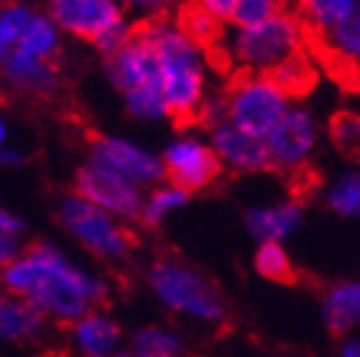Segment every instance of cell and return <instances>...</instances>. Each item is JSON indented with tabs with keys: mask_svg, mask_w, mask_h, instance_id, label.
Listing matches in <instances>:
<instances>
[{
	"mask_svg": "<svg viewBox=\"0 0 360 357\" xmlns=\"http://www.w3.org/2000/svg\"><path fill=\"white\" fill-rule=\"evenodd\" d=\"M112 357H136L131 350H123V352H118V355H112Z\"/></svg>",
	"mask_w": 360,
	"mask_h": 357,
	"instance_id": "cell-40",
	"label": "cell"
},
{
	"mask_svg": "<svg viewBox=\"0 0 360 357\" xmlns=\"http://www.w3.org/2000/svg\"><path fill=\"white\" fill-rule=\"evenodd\" d=\"M46 13L62 34L90 41L92 46L128 18L118 0H49Z\"/></svg>",
	"mask_w": 360,
	"mask_h": 357,
	"instance_id": "cell-11",
	"label": "cell"
},
{
	"mask_svg": "<svg viewBox=\"0 0 360 357\" xmlns=\"http://www.w3.org/2000/svg\"><path fill=\"white\" fill-rule=\"evenodd\" d=\"M139 36L148 44L156 59L159 87L172 117H197L207 103L210 59L207 48L194 44L176 21H148L139 28Z\"/></svg>",
	"mask_w": 360,
	"mask_h": 357,
	"instance_id": "cell-2",
	"label": "cell"
},
{
	"mask_svg": "<svg viewBox=\"0 0 360 357\" xmlns=\"http://www.w3.org/2000/svg\"><path fill=\"white\" fill-rule=\"evenodd\" d=\"M36 11L28 3H6L0 11V67L11 59Z\"/></svg>",
	"mask_w": 360,
	"mask_h": 357,
	"instance_id": "cell-25",
	"label": "cell"
},
{
	"mask_svg": "<svg viewBox=\"0 0 360 357\" xmlns=\"http://www.w3.org/2000/svg\"><path fill=\"white\" fill-rule=\"evenodd\" d=\"M0 77H3V84L8 89H13L23 97H31V100H49L62 87L56 62L36 59V56L21 54V51L11 54V59L0 67Z\"/></svg>",
	"mask_w": 360,
	"mask_h": 357,
	"instance_id": "cell-13",
	"label": "cell"
},
{
	"mask_svg": "<svg viewBox=\"0 0 360 357\" xmlns=\"http://www.w3.org/2000/svg\"><path fill=\"white\" fill-rule=\"evenodd\" d=\"M330 136L340 151L360 156V115H355V112L335 115L333 125H330Z\"/></svg>",
	"mask_w": 360,
	"mask_h": 357,
	"instance_id": "cell-31",
	"label": "cell"
},
{
	"mask_svg": "<svg viewBox=\"0 0 360 357\" xmlns=\"http://www.w3.org/2000/svg\"><path fill=\"white\" fill-rule=\"evenodd\" d=\"M194 6L202 8L207 15H212L217 23H230L236 13L238 0H192Z\"/></svg>",
	"mask_w": 360,
	"mask_h": 357,
	"instance_id": "cell-33",
	"label": "cell"
},
{
	"mask_svg": "<svg viewBox=\"0 0 360 357\" xmlns=\"http://www.w3.org/2000/svg\"><path fill=\"white\" fill-rule=\"evenodd\" d=\"M8 138H11V125H8L6 112L0 110V148H3V145H8Z\"/></svg>",
	"mask_w": 360,
	"mask_h": 357,
	"instance_id": "cell-38",
	"label": "cell"
},
{
	"mask_svg": "<svg viewBox=\"0 0 360 357\" xmlns=\"http://www.w3.org/2000/svg\"><path fill=\"white\" fill-rule=\"evenodd\" d=\"M253 268L266 281L284 283L294 278V263L281 242H258L253 255Z\"/></svg>",
	"mask_w": 360,
	"mask_h": 357,
	"instance_id": "cell-26",
	"label": "cell"
},
{
	"mask_svg": "<svg viewBox=\"0 0 360 357\" xmlns=\"http://www.w3.org/2000/svg\"><path fill=\"white\" fill-rule=\"evenodd\" d=\"M75 194H79L82 200H87L90 205L100 207V209H105L108 214H112V217H118L123 222L141 220L146 197L141 186L118 176V174L105 169V166L92 164V161H87L84 166L77 169Z\"/></svg>",
	"mask_w": 360,
	"mask_h": 357,
	"instance_id": "cell-8",
	"label": "cell"
},
{
	"mask_svg": "<svg viewBox=\"0 0 360 357\" xmlns=\"http://www.w3.org/2000/svg\"><path fill=\"white\" fill-rule=\"evenodd\" d=\"M62 31L51 21V15L36 11L28 21L26 31L21 36V44L15 51L28 56H36V59H46V62H54L59 51H62Z\"/></svg>",
	"mask_w": 360,
	"mask_h": 357,
	"instance_id": "cell-20",
	"label": "cell"
},
{
	"mask_svg": "<svg viewBox=\"0 0 360 357\" xmlns=\"http://www.w3.org/2000/svg\"><path fill=\"white\" fill-rule=\"evenodd\" d=\"M322 319L327 330L345 335L360 327V278L333 283L322 296Z\"/></svg>",
	"mask_w": 360,
	"mask_h": 357,
	"instance_id": "cell-17",
	"label": "cell"
},
{
	"mask_svg": "<svg viewBox=\"0 0 360 357\" xmlns=\"http://www.w3.org/2000/svg\"><path fill=\"white\" fill-rule=\"evenodd\" d=\"M176 26H179L194 44H200V46H205V48L217 44L222 36V23H217L212 15H207L202 8L194 6V3H187V6L181 8L179 18H176Z\"/></svg>",
	"mask_w": 360,
	"mask_h": 357,
	"instance_id": "cell-27",
	"label": "cell"
},
{
	"mask_svg": "<svg viewBox=\"0 0 360 357\" xmlns=\"http://www.w3.org/2000/svg\"><path fill=\"white\" fill-rule=\"evenodd\" d=\"M23 230H26V225H23L21 217H18L15 212H11L8 207L0 205V233L15 235V238H21Z\"/></svg>",
	"mask_w": 360,
	"mask_h": 357,
	"instance_id": "cell-35",
	"label": "cell"
},
{
	"mask_svg": "<svg viewBox=\"0 0 360 357\" xmlns=\"http://www.w3.org/2000/svg\"><path fill=\"white\" fill-rule=\"evenodd\" d=\"M304 222V209L294 200L258 205L245 214V227L258 242H281L284 245L291 235Z\"/></svg>",
	"mask_w": 360,
	"mask_h": 357,
	"instance_id": "cell-16",
	"label": "cell"
},
{
	"mask_svg": "<svg viewBox=\"0 0 360 357\" xmlns=\"http://www.w3.org/2000/svg\"><path fill=\"white\" fill-rule=\"evenodd\" d=\"M105 72H108V79L112 82V87H118L120 92L143 87V84H159L153 51L139 36V31L118 54L105 59Z\"/></svg>",
	"mask_w": 360,
	"mask_h": 357,
	"instance_id": "cell-15",
	"label": "cell"
},
{
	"mask_svg": "<svg viewBox=\"0 0 360 357\" xmlns=\"http://www.w3.org/2000/svg\"><path fill=\"white\" fill-rule=\"evenodd\" d=\"M284 11L281 0H238L236 13H233V26L236 28H250L258 23L271 21L274 15Z\"/></svg>",
	"mask_w": 360,
	"mask_h": 357,
	"instance_id": "cell-30",
	"label": "cell"
},
{
	"mask_svg": "<svg viewBox=\"0 0 360 357\" xmlns=\"http://www.w3.org/2000/svg\"><path fill=\"white\" fill-rule=\"evenodd\" d=\"M338 357H360V339H347V342H342Z\"/></svg>",
	"mask_w": 360,
	"mask_h": 357,
	"instance_id": "cell-37",
	"label": "cell"
},
{
	"mask_svg": "<svg viewBox=\"0 0 360 357\" xmlns=\"http://www.w3.org/2000/svg\"><path fill=\"white\" fill-rule=\"evenodd\" d=\"M46 324L49 319L31 301L8 296L0 311V347L34 342L46 332Z\"/></svg>",
	"mask_w": 360,
	"mask_h": 357,
	"instance_id": "cell-18",
	"label": "cell"
},
{
	"mask_svg": "<svg viewBox=\"0 0 360 357\" xmlns=\"http://www.w3.org/2000/svg\"><path fill=\"white\" fill-rule=\"evenodd\" d=\"M291 100L271 74H240L222 97L225 120L250 136L266 138L291 110Z\"/></svg>",
	"mask_w": 360,
	"mask_h": 357,
	"instance_id": "cell-6",
	"label": "cell"
},
{
	"mask_svg": "<svg viewBox=\"0 0 360 357\" xmlns=\"http://www.w3.org/2000/svg\"><path fill=\"white\" fill-rule=\"evenodd\" d=\"M0 286L8 296L31 301L49 322L64 324L103 309L110 296V281L105 275L72 261L54 242L23 247L0 273Z\"/></svg>",
	"mask_w": 360,
	"mask_h": 357,
	"instance_id": "cell-1",
	"label": "cell"
},
{
	"mask_svg": "<svg viewBox=\"0 0 360 357\" xmlns=\"http://www.w3.org/2000/svg\"><path fill=\"white\" fill-rule=\"evenodd\" d=\"M307 26L294 13L281 11L271 21L250 28H236L228 36L225 54L243 74H274L291 56L304 51Z\"/></svg>",
	"mask_w": 360,
	"mask_h": 357,
	"instance_id": "cell-4",
	"label": "cell"
},
{
	"mask_svg": "<svg viewBox=\"0 0 360 357\" xmlns=\"http://www.w3.org/2000/svg\"><path fill=\"white\" fill-rule=\"evenodd\" d=\"M207 141L220 161V169H228L233 174H258L269 169L264 138L250 136L228 120L212 125Z\"/></svg>",
	"mask_w": 360,
	"mask_h": 357,
	"instance_id": "cell-12",
	"label": "cell"
},
{
	"mask_svg": "<svg viewBox=\"0 0 360 357\" xmlns=\"http://www.w3.org/2000/svg\"><path fill=\"white\" fill-rule=\"evenodd\" d=\"M327 51L342 64H360V13L325 39Z\"/></svg>",
	"mask_w": 360,
	"mask_h": 357,
	"instance_id": "cell-29",
	"label": "cell"
},
{
	"mask_svg": "<svg viewBox=\"0 0 360 357\" xmlns=\"http://www.w3.org/2000/svg\"><path fill=\"white\" fill-rule=\"evenodd\" d=\"M123 103L128 115L141 120V123H161V120L172 117L159 84H143V87L128 89V92H123Z\"/></svg>",
	"mask_w": 360,
	"mask_h": 357,
	"instance_id": "cell-23",
	"label": "cell"
},
{
	"mask_svg": "<svg viewBox=\"0 0 360 357\" xmlns=\"http://www.w3.org/2000/svg\"><path fill=\"white\" fill-rule=\"evenodd\" d=\"M90 161L110 169L141 189H151L161 184V178H167L161 153L123 136H97L90 143Z\"/></svg>",
	"mask_w": 360,
	"mask_h": 357,
	"instance_id": "cell-9",
	"label": "cell"
},
{
	"mask_svg": "<svg viewBox=\"0 0 360 357\" xmlns=\"http://www.w3.org/2000/svg\"><path fill=\"white\" fill-rule=\"evenodd\" d=\"M281 3H286V0H281ZM297 3H299V0H297Z\"/></svg>",
	"mask_w": 360,
	"mask_h": 357,
	"instance_id": "cell-43",
	"label": "cell"
},
{
	"mask_svg": "<svg viewBox=\"0 0 360 357\" xmlns=\"http://www.w3.org/2000/svg\"><path fill=\"white\" fill-rule=\"evenodd\" d=\"M118 3L128 18L136 15V18H141L143 23L159 21V18H164V15L176 6V0H118Z\"/></svg>",
	"mask_w": 360,
	"mask_h": 357,
	"instance_id": "cell-32",
	"label": "cell"
},
{
	"mask_svg": "<svg viewBox=\"0 0 360 357\" xmlns=\"http://www.w3.org/2000/svg\"><path fill=\"white\" fill-rule=\"evenodd\" d=\"M131 352L136 357H184V339L164 324H146L131 335Z\"/></svg>",
	"mask_w": 360,
	"mask_h": 357,
	"instance_id": "cell-22",
	"label": "cell"
},
{
	"mask_svg": "<svg viewBox=\"0 0 360 357\" xmlns=\"http://www.w3.org/2000/svg\"><path fill=\"white\" fill-rule=\"evenodd\" d=\"M123 327L105 309H95L70 324L75 357H112L123 352Z\"/></svg>",
	"mask_w": 360,
	"mask_h": 357,
	"instance_id": "cell-14",
	"label": "cell"
},
{
	"mask_svg": "<svg viewBox=\"0 0 360 357\" xmlns=\"http://www.w3.org/2000/svg\"><path fill=\"white\" fill-rule=\"evenodd\" d=\"M189 202V192L172 181H161L151 186L143 197V209H141V222L146 227H161L172 214L181 212Z\"/></svg>",
	"mask_w": 360,
	"mask_h": 357,
	"instance_id": "cell-21",
	"label": "cell"
},
{
	"mask_svg": "<svg viewBox=\"0 0 360 357\" xmlns=\"http://www.w3.org/2000/svg\"><path fill=\"white\" fill-rule=\"evenodd\" d=\"M264 143L269 153V166L284 174L304 171L319 143L317 117L302 105H291V110L264 138Z\"/></svg>",
	"mask_w": 360,
	"mask_h": 357,
	"instance_id": "cell-7",
	"label": "cell"
},
{
	"mask_svg": "<svg viewBox=\"0 0 360 357\" xmlns=\"http://www.w3.org/2000/svg\"><path fill=\"white\" fill-rule=\"evenodd\" d=\"M23 250V240L15 238V235H6L0 233V273L6 271L11 263L18 258V253Z\"/></svg>",
	"mask_w": 360,
	"mask_h": 357,
	"instance_id": "cell-34",
	"label": "cell"
},
{
	"mask_svg": "<svg viewBox=\"0 0 360 357\" xmlns=\"http://www.w3.org/2000/svg\"><path fill=\"white\" fill-rule=\"evenodd\" d=\"M0 87H3V77H0Z\"/></svg>",
	"mask_w": 360,
	"mask_h": 357,
	"instance_id": "cell-42",
	"label": "cell"
},
{
	"mask_svg": "<svg viewBox=\"0 0 360 357\" xmlns=\"http://www.w3.org/2000/svg\"><path fill=\"white\" fill-rule=\"evenodd\" d=\"M360 13V0H299V18L322 39L350 23Z\"/></svg>",
	"mask_w": 360,
	"mask_h": 357,
	"instance_id": "cell-19",
	"label": "cell"
},
{
	"mask_svg": "<svg viewBox=\"0 0 360 357\" xmlns=\"http://www.w3.org/2000/svg\"><path fill=\"white\" fill-rule=\"evenodd\" d=\"M59 222L84 253L95 255L103 263H120L133 250V235L128 222L108 214L100 207L90 205L79 194L64 197L59 205Z\"/></svg>",
	"mask_w": 360,
	"mask_h": 357,
	"instance_id": "cell-5",
	"label": "cell"
},
{
	"mask_svg": "<svg viewBox=\"0 0 360 357\" xmlns=\"http://www.w3.org/2000/svg\"><path fill=\"white\" fill-rule=\"evenodd\" d=\"M161 164L167 181L187 189L189 194L207 189L220 174V161L212 145L197 133H179L172 138L161 153Z\"/></svg>",
	"mask_w": 360,
	"mask_h": 357,
	"instance_id": "cell-10",
	"label": "cell"
},
{
	"mask_svg": "<svg viewBox=\"0 0 360 357\" xmlns=\"http://www.w3.org/2000/svg\"><path fill=\"white\" fill-rule=\"evenodd\" d=\"M23 164V153L18 148H11V145H3L0 148V171L6 169H15V166Z\"/></svg>",
	"mask_w": 360,
	"mask_h": 357,
	"instance_id": "cell-36",
	"label": "cell"
},
{
	"mask_svg": "<svg viewBox=\"0 0 360 357\" xmlns=\"http://www.w3.org/2000/svg\"><path fill=\"white\" fill-rule=\"evenodd\" d=\"M6 299H8V294L3 291V286H0V311H3V304H6Z\"/></svg>",
	"mask_w": 360,
	"mask_h": 357,
	"instance_id": "cell-39",
	"label": "cell"
},
{
	"mask_svg": "<svg viewBox=\"0 0 360 357\" xmlns=\"http://www.w3.org/2000/svg\"><path fill=\"white\" fill-rule=\"evenodd\" d=\"M3 8H6V0H0V11H3Z\"/></svg>",
	"mask_w": 360,
	"mask_h": 357,
	"instance_id": "cell-41",
	"label": "cell"
},
{
	"mask_svg": "<svg viewBox=\"0 0 360 357\" xmlns=\"http://www.w3.org/2000/svg\"><path fill=\"white\" fill-rule=\"evenodd\" d=\"M146 283H148L153 299L164 309L176 316H184L189 322L215 327V324L225 322V316H228L225 301H222L220 291L215 289V283L187 263L161 258V261L151 263L148 273H146Z\"/></svg>",
	"mask_w": 360,
	"mask_h": 357,
	"instance_id": "cell-3",
	"label": "cell"
},
{
	"mask_svg": "<svg viewBox=\"0 0 360 357\" xmlns=\"http://www.w3.org/2000/svg\"><path fill=\"white\" fill-rule=\"evenodd\" d=\"M327 207L340 217L360 220V166L342 171L327 186Z\"/></svg>",
	"mask_w": 360,
	"mask_h": 357,
	"instance_id": "cell-24",
	"label": "cell"
},
{
	"mask_svg": "<svg viewBox=\"0 0 360 357\" xmlns=\"http://www.w3.org/2000/svg\"><path fill=\"white\" fill-rule=\"evenodd\" d=\"M271 77H274V79L294 97V95H302V92H307V89L312 87L314 77L317 74H314V67H312V62H309V56L302 51V54L291 56L286 64H281Z\"/></svg>",
	"mask_w": 360,
	"mask_h": 357,
	"instance_id": "cell-28",
	"label": "cell"
}]
</instances>
